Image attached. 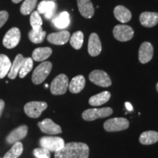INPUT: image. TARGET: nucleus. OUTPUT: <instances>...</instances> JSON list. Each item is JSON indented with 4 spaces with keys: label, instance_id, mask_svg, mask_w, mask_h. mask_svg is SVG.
<instances>
[{
    "label": "nucleus",
    "instance_id": "2",
    "mask_svg": "<svg viewBox=\"0 0 158 158\" xmlns=\"http://www.w3.org/2000/svg\"><path fill=\"white\" fill-rule=\"evenodd\" d=\"M52 64L50 62H43L35 68L31 76V81L35 84L38 85L44 81L50 74Z\"/></svg>",
    "mask_w": 158,
    "mask_h": 158
},
{
    "label": "nucleus",
    "instance_id": "13",
    "mask_svg": "<svg viewBox=\"0 0 158 158\" xmlns=\"http://www.w3.org/2000/svg\"><path fill=\"white\" fill-rule=\"evenodd\" d=\"M28 133V127L27 125H21L15 128L7 135L6 141L10 144H13L23 139Z\"/></svg>",
    "mask_w": 158,
    "mask_h": 158
},
{
    "label": "nucleus",
    "instance_id": "38",
    "mask_svg": "<svg viewBox=\"0 0 158 158\" xmlns=\"http://www.w3.org/2000/svg\"><path fill=\"white\" fill-rule=\"evenodd\" d=\"M156 88H157V92H158V83L157 84V86H156Z\"/></svg>",
    "mask_w": 158,
    "mask_h": 158
},
{
    "label": "nucleus",
    "instance_id": "6",
    "mask_svg": "<svg viewBox=\"0 0 158 158\" xmlns=\"http://www.w3.org/2000/svg\"><path fill=\"white\" fill-rule=\"evenodd\" d=\"M129 121L125 118H110L104 123V129L108 132L122 131L129 127Z\"/></svg>",
    "mask_w": 158,
    "mask_h": 158
},
{
    "label": "nucleus",
    "instance_id": "15",
    "mask_svg": "<svg viewBox=\"0 0 158 158\" xmlns=\"http://www.w3.org/2000/svg\"><path fill=\"white\" fill-rule=\"evenodd\" d=\"M102 51V45L100 38L96 33H92L89 38L88 52L90 56H97Z\"/></svg>",
    "mask_w": 158,
    "mask_h": 158
},
{
    "label": "nucleus",
    "instance_id": "9",
    "mask_svg": "<svg viewBox=\"0 0 158 158\" xmlns=\"http://www.w3.org/2000/svg\"><path fill=\"white\" fill-rule=\"evenodd\" d=\"M21 40V31L19 29L13 27L6 33L3 38V45L5 48L11 49L17 46Z\"/></svg>",
    "mask_w": 158,
    "mask_h": 158
},
{
    "label": "nucleus",
    "instance_id": "37",
    "mask_svg": "<svg viewBox=\"0 0 158 158\" xmlns=\"http://www.w3.org/2000/svg\"><path fill=\"white\" fill-rule=\"evenodd\" d=\"M21 1H22V0H12V2H13V3H15V4L19 3L20 2H21Z\"/></svg>",
    "mask_w": 158,
    "mask_h": 158
},
{
    "label": "nucleus",
    "instance_id": "26",
    "mask_svg": "<svg viewBox=\"0 0 158 158\" xmlns=\"http://www.w3.org/2000/svg\"><path fill=\"white\" fill-rule=\"evenodd\" d=\"M11 64L8 56L5 54H0V79L5 78L8 74Z\"/></svg>",
    "mask_w": 158,
    "mask_h": 158
},
{
    "label": "nucleus",
    "instance_id": "12",
    "mask_svg": "<svg viewBox=\"0 0 158 158\" xmlns=\"http://www.w3.org/2000/svg\"><path fill=\"white\" fill-rule=\"evenodd\" d=\"M154 54L153 46L149 42H144L140 46L138 51V59L141 64H146L152 59Z\"/></svg>",
    "mask_w": 158,
    "mask_h": 158
},
{
    "label": "nucleus",
    "instance_id": "11",
    "mask_svg": "<svg viewBox=\"0 0 158 158\" xmlns=\"http://www.w3.org/2000/svg\"><path fill=\"white\" fill-rule=\"evenodd\" d=\"M38 127L43 133L50 135H55L62 133V128L54 123L51 118H45L42 122H38Z\"/></svg>",
    "mask_w": 158,
    "mask_h": 158
},
{
    "label": "nucleus",
    "instance_id": "25",
    "mask_svg": "<svg viewBox=\"0 0 158 158\" xmlns=\"http://www.w3.org/2000/svg\"><path fill=\"white\" fill-rule=\"evenodd\" d=\"M52 54V49L49 47L37 48L32 53V59L36 62H43L48 58Z\"/></svg>",
    "mask_w": 158,
    "mask_h": 158
},
{
    "label": "nucleus",
    "instance_id": "10",
    "mask_svg": "<svg viewBox=\"0 0 158 158\" xmlns=\"http://www.w3.org/2000/svg\"><path fill=\"white\" fill-rule=\"evenodd\" d=\"M113 34L115 38L121 42H126L133 38L134 31L127 25H116L114 28Z\"/></svg>",
    "mask_w": 158,
    "mask_h": 158
},
{
    "label": "nucleus",
    "instance_id": "24",
    "mask_svg": "<svg viewBox=\"0 0 158 158\" xmlns=\"http://www.w3.org/2000/svg\"><path fill=\"white\" fill-rule=\"evenodd\" d=\"M158 141V133L153 130L143 132L139 137V142L143 145H150Z\"/></svg>",
    "mask_w": 158,
    "mask_h": 158
},
{
    "label": "nucleus",
    "instance_id": "5",
    "mask_svg": "<svg viewBox=\"0 0 158 158\" xmlns=\"http://www.w3.org/2000/svg\"><path fill=\"white\" fill-rule=\"evenodd\" d=\"M69 81L66 75L60 74L57 76L51 82L50 86L51 92L54 95H62L68 89Z\"/></svg>",
    "mask_w": 158,
    "mask_h": 158
},
{
    "label": "nucleus",
    "instance_id": "31",
    "mask_svg": "<svg viewBox=\"0 0 158 158\" xmlns=\"http://www.w3.org/2000/svg\"><path fill=\"white\" fill-rule=\"evenodd\" d=\"M37 0H25L21 7V13L23 15H29L34 10L37 5Z\"/></svg>",
    "mask_w": 158,
    "mask_h": 158
},
{
    "label": "nucleus",
    "instance_id": "34",
    "mask_svg": "<svg viewBox=\"0 0 158 158\" xmlns=\"http://www.w3.org/2000/svg\"><path fill=\"white\" fill-rule=\"evenodd\" d=\"M9 15L7 11H0V28L6 23L8 19Z\"/></svg>",
    "mask_w": 158,
    "mask_h": 158
},
{
    "label": "nucleus",
    "instance_id": "21",
    "mask_svg": "<svg viewBox=\"0 0 158 158\" xmlns=\"http://www.w3.org/2000/svg\"><path fill=\"white\" fill-rule=\"evenodd\" d=\"M70 15L68 12L64 11L59 13L58 15L54 18L52 20V23L56 28L58 29H64L68 27L70 24Z\"/></svg>",
    "mask_w": 158,
    "mask_h": 158
},
{
    "label": "nucleus",
    "instance_id": "22",
    "mask_svg": "<svg viewBox=\"0 0 158 158\" xmlns=\"http://www.w3.org/2000/svg\"><path fill=\"white\" fill-rule=\"evenodd\" d=\"M23 60H24V57L23 56L22 54H18L15 56L13 64H11L8 74H7L9 78L15 79L16 78L20 71V69L21 68V65L23 64Z\"/></svg>",
    "mask_w": 158,
    "mask_h": 158
},
{
    "label": "nucleus",
    "instance_id": "19",
    "mask_svg": "<svg viewBox=\"0 0 158 158\" xmlns=\"http://www.w3.org/2000/svg\"><path fill=\"white\" fill-rule=\"evenodd\" d=\"M85 83H86V81H85L84 77L81 76V75L75 76L71 80V81L69 83V90H70L71 93H79V92H81L84 89L85 86Z\"/></svg>",
    "mask_w": 158,
    "mask_h": 158
},
{
    "label": "nucleus",
    "instance_id": "7",
    "mask_svg": "<svg viewBox=\"0 0 158 158\" xmlns=\"http://www.w3.org/2000/svg\"><path fill=\"white\" fill-rule=\"evenodd\" d=\"M48 105L45 102L31 101L24 106V111L29 117L38 118L46 109Z\"/></svg>",
    "mask_w": 158,
    "mask_h": 158
},
{
    "label": "nucleus",
    "instance_id": "1",
    "mask_svg": "<svg viewBox=\"0 0 158 158\" xmlns=\"http://www.w3.org/2000/svg\"><path fill=\"white\" fill-rule=\"evenodd\" d=\"M89 148L81 142H70L54 154L55 158H89Z\"/></svg>",
    "mask_w": 158,
    "mask_h": 158
},
{
    "label": "nucleus",
    "instance_id": "39",
    "mask_svg": "<svg viewBox=\"0 0 158 158\" xmlns=\"http://www.w3.org/2000/svg\"><path fill=\"white\" fill-rule=\"evenodd\" d=\"M45 87H48V84H45Z\"/></svg>",
    "mask_w": 158,
    "mask_h": 158
},
{
    "label": "nucleus",
    "instance_id": "32",
    "mask_svg": "<svg viewBox=\"0 0 158 158\" xmlns=\"http://www.w3.org/2000/svg\"><path fill=\"white\" fill-rule=\"evenodd\" d=\"M30 24L33 30H38L42 29L43 20L37 11H34L31 13L30 16Z\"/></svg>",
    "mask_w": 158,
    "mask_h": 158
},
{
    "label": "nucleus",
    "instance_id": "23",
    "mask_svg": "<svg viewBox=\"0 0 158 158\" xmlns=\"http://www.w3.org/2000/svg\"><path fill=\"white\" fill-rule=\"evenodd\" d=\"M110 98V93L107 91L102 92L96 95L91 97L89 100V103L91 106H99L107 102Z\"/></svg>",
    "mask_w": 158,
    "mask_h": 158
},
{
    "label": "nucleus",
    "instance_id": "35",
    "mask_svg": "<svg viewBox=\"0 0 158 158\" xmlns=\"http://www.w3.org/2000/svg\"><path fill=\"white\" fill-rule=\"evenodd\" d=\"M5 102H4V100L0 99V116H1L2 114L4 108H5Z\"/></svg>",
    "mask_w": 158,
    "mask_h": 158
},
{
    "label": "nucleus",
    "instance_id": "27",
    "mask_svg": "<svg viewBox=\"0 0 158 158\" xmlns=\"http://www.w3.org/2000/svg\"><path fill=\"white\" fill-rule=\"evenodd\" d=\"M23 151V147L21 142L18 141L13 143V147L4 156L3 158H18L21 155Z\"/></svg>",
    "mask_w": 158,
    "mask_h": 158
},
{
    "label": "nucleus",
    "instance_id": "8",
    "mask_svg": "<svg viewBox=\"0 0 158 158\" xmlns=\"http://www.w3.org/2000/svg\"><path fill=\"white\" fill-rule=\"evenodd\" d=\"M90 81L102 87H108L111 85V80L110 77L103 70H93L89 76Z\"/></svg>",
    "mask_w": 158,
    "mask_h": 158
},
{
    "label": "nucleus",
    "instance_id": "29",
    "mask_svg": "<svg viewBox=\"0 0 158 158\" xmlns=\"http://www.w3.org/2000/svg\"><path fill=\"white\" fill-rule=\"evenodd\" d=\"M33 68V59L30 57H27V58H24L23 62L21 68L20 69V71L19 73V76L21 78H24L27 76V75L29 73L30 71L32 70Z\"/></svg>",
    "mask_w": 158,
    "mask_h": 158
},
{
    "label": "nucleus",
    "instance_id": "41",
    "mask_svg": "<svg viewBox=\"0 0 158 158\" xmlns=\"http://www.w3.org/2000/svg\"><path fill=\"white\" fill-rule=\"evenodd\" d=\"M52 1H53V0H52Z\"/></svg>",
    "mask_w": 158,
    "mask_h": 158
},
{
    "label": "nucleus",
    "instance_id": "40",
    "mask_svg": "<svg viewBox=\"0 0 158 158\" xmlns=\"http://www.w3.org/2000/svg\"><path fill=\"white\" fill-rule=\"evenodd\" d=\"M0 158H1V157H0Z\"/></svg>",
    "mask_w": 158,
    "mask_h": 158
},
{
    "label": "nucleus",
    "instance_id": "33",
    "mask_svg": "<svg viewBox=\"0 0 158 158\" xmlns=\"http://www.w3.org/2000/svg\"><path fill=\"white\" fill-rule=\"evenodd\" d=\"M33 154L37 158H50V152L44 148H37L34 149Z\"/></svg>",
    "mask_w": 158,
    "mask_h": 158
},
{
    "label": "nucleus",
    "instance_id": "30",
    "mask_svg": "<svg viewBox=\"0 0 158 158\" xmlns=\"http://www.w3.org/2000/svg\"><path fill=\"white\" fill-rule=\"evenodd\" d=\"M46 32L43 30V29L38 30H31L29 33V38L34 43H41L44 40Z\"/></svg>",
    "mask_w": 158,
    "mask_h": 158
},
{
    "label": "nucleus",
    "instance_id": "18",
    "mask_svg": "<svg viewBox=\"0 0 158 158\" xmlns=\"http://www.w3.org/2000/svg\"><path fill=\"white\" fill-rule=\"evenodd\" d=\"M140 22L145 27H153L158 23V13L144 12L140 15Z\"/></svg>",
    "mask_w": 158,
    "mask_h": 158
},
{
    "label": "nucleus",
    "instance_id": "4",
    "mask_svg": "<svg viewBox=\"0 0 158 158\" xmlns=\"http://www.w3.org/2000/svg\"><path fill=\"white\" fill-rule=\"evenodd\" d=\"M113 114V109L110 107L102 108H89L84 110L82 114V118L85 121H94L98 118H105Z\"/></svg>",
    "mask_w": 158,
    "mask_h": 158
},
{
    "label": "nucleus",
    "instance_id": "14",
    "mask_svg": "<svg viewBox=\"0 0 158 158\" xmlns=\"http://www.w3.org/2000/svg\"><path fill=\"white\" fill-rule=\"evenodd\" d=\"M56 4L53 1H42L37 6L39 14H43L45 19H51L54 15Z\"/></svg>",
    "mask_w": 158,
    "mask_h": 158
},
{
    "label": "nucleus",
    "instance_id": "28",
    "mask_svg": "<svg viewBox=\"0 0 158 158\" xmlns=\"http://www.w3.org/2000/svg\"><path fill=\"white\" fill-rule=\"evenodd\" d=\"M70 43L73 48L75 49H80L82 47L83 43H84V34L82 31H78L74 32L70 37Z\"/></svg>",
    "mask_w": 158,
    "mask_h": 158
},
{
    "label": "nucleus",
    "instance_id": "36",
    "mask_svg": "<svg viewBox=\"0 0 158 158\" xmlns=\"http://www.w3.org/2000/svg\"><path fill=\"white\" fill-rule=\"evenodd\" d=\"M126 108H127L128 110H133V107H132V105L130 103V102H126L125 103Z\"/></svg>",
    "mask_w": 158,
    "mask_h": 158
},
{
    "label": "nucleus",
    "instance_id": "20",
    "mask_svg": "<svg viewBox=\"0 0 158 158\" xmlns=\"http://www.w3.org/2000/svg\"><path fill=\"white\" fill-rule=\"evenodd\" d=\"M114 13L116 19L122 23L128 22L132 18V14L129 10L122 5L116 6L114 8Z\"/></svg>",
    "mask_w": 158,
    "mask_h": 158
},
{
    "label": "nucleus",
    "instance_id": "17",
    "mask_svg": "<svg viewBox=\"0 0 158 158\" xmlns=\"http://www.w3.org/2000/svg\"><path fill=\"white\" fill-rule=\"evenodd\" d=\"M79 12L86 19H91L94 15V8L90 0H77Z\"/></svg>",
    "mask_w": 158,
    "mask_h": 158
},
{
    "label": "nucleus",
    "instance_id": "16",
    "mask_svg": "<svg viewBox=\"0 0 158 158\" xmlns=\"http://www.w3.org/2000/svg\"><path fill=\"white\" fill-rule=\"evenodd\" d=\"M70 37V32L68 31H61L59 32L51 33L47 37V40L51 44L61 45H64L69 41Z\"/></svg>",
    "mask_w": 158,
    "mask_h": 158
},
{
    "label": "nucleus",
    "instance_id": "3",
    "mask_svg": "<svg viewBox=\"0 0 158 158\" xmlns=\"http://www.w3.org/2000/svg\"><path fill=\"white\" fill-rule=\"evenodd\" d=\"M64 141L60 137L44 136L40 140V145L42 148L46 149L49 152H56L62 149L64 146Z\"/></svg>",
    "mask_w": 158,
    "mask_h": 158
}]
</instances>
